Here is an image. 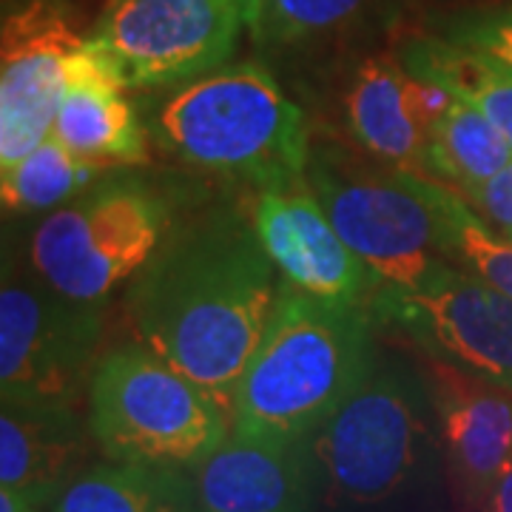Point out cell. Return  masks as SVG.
I'll list each match as a JSON object with an SVG mask.
<instances>
[{
  "mask_svg": "<svg viewBox=\"0 0 512 512\" xmlns=\"http://www.w3.org/2000/svg\"><path fill=\"white\" fill-rule=\"evenodd\" d=\"M276 274L251 214L214 208L185 220L131 279L134 336L208 390L234 421L242 373L282 291Z\"/></svg>",
  "mask_w": 512,
  "mask_h": 512,
  "instance_id": "cell-1",
  "label": "cell"
},
{
  "mask_svg": "<svg viewBox=\"0 0 512 512\" xmlns=\"http://www.w3.org/2000/svg\"><path fill=\"white\" fill-rule=\"evenodd\" d=\"M376 367L370 316L282 282L268 328L242 373L234 436L305 444Z\"/></svg>",
  "mask_w": 512,
  "mask_h": 512,
  "instance_id": "cell-2",
  "label": "cell"
},
{
  "mask_svg": "<svg viewBox=\"0 0 512 512\" xmlns=\"http://www.w3.org/2000/svg\"><path fill=\"white\" fill-rule=\"evenodd\" d=\"M154 137L194 168L271 191L308 174V120L259 63L222 66L163 100Z\"/></svg>",
  "mask_w": 512,
  "mask_h": 512,
  "instance_id": "cell-3",
  "label": "cell"
},
{
  "mask_svg": "<svg viewBox=\"0 0 512 512\" xmlns=\"http://www.w3.org/2000/svg\"><path fill=\"white\" fill-rule=\"evenodd\" d=\"M89 433L109 461L191 476L231 439L234 421L208 390L134 342L94 365Z\"/></svg>",
  "mask_w": 512,
  "mask_h": 512,
  "instance_id": "cell-4",
  "label": "cell"
},
{
  "mask_svg": "<svg viewBox=\"0 0 512 512\" xmlns=\"http://www.w3.org/2000/svg\"><path fill=\"white\" fill-rule=\"evenodd\" d=\"M171 228L168 191L111 171L40 220L29 237V265L57 293L103 305L146 268Z\"/></svg>",
  "mask_w": 512,
  "mask_h": 512,
  "instance_id": "cell-5",
  "label": "cell"
},
{
  "mask_svg": "<svg viewBox=\"0 0 512 512\" xmlns=\"http://www.w3.org/2000/svg\"><path fill=\"white\" fill-rule=\"evenodd\" d=\"M305 177L339 237L382 288L416 291L453 265L427 177L367 165L328 143L311 148Z\"/></svg>",
  "mask_w": 512,
  "mask_h": 512,
  "instance_id": "cell-6",
  "label": "cell"
},
{
  "mask_svg": "<svg viewBox=\"0 0 512 512\" xmlns=\"http://www.w3.org/2000/svg\"><path fill=\"white\" fill-rule=\"evenodd\" d=\"M427 387L373 367L313 439L319 478L339 501L379 507L419 478L430 453Z\"/></svg>",
  "mask_w": 512,
  "mask_h": 512,
  "instance_id": "cell-7",
  "label": "cell"
},
{
  "mask_svg": "<svg viewBox=\"0 0 512 512\" xmlns=\"http://www.w3.org/2000/svg\"><path fill=\"white\" fill-rule=\"evenodd\" d=\"M242 23V0H109L86 40L126 89H163L222 69Z\"/></svg>",
  "mask_w": 512,
  "mask_h": 512,
  "instance_id": "cell-8",
  "label": "cell"
},
{
  "mask_svg": "<svg viewBox=\"0 0 512 512\" xmlns=\"http://www.w3.org/2000/svg\"><path fill=\"white\" fill-rule=\"evenodd\" d=\"M103 339L100 305L57 293L40 276H3L0 288V396L74 404L92 379Z\"/></svg>",
  "mask_w": 512,
  "mask_h": 512,
  "instance_id": "cell-9",
  "label": "cell"
},
{
  "mask_svg": "<svg viewBox=\"0 0 512 512\" xmlns=\"http://www.w3.org/2000/svg\"><path fill=\"white\" fill-rule=\"evenodd\" d=\"M370 308L421 356L450 362L512 393V299L484 279L450 265L416 291L382 288Z\"/></svg>",
  "mask_w": 512,
  "mask_h": 512,
  "instance_id": "cell-10",
  "label": "cell"
},
{
  "mask_svg": "<svg viewBox=\"0 0 512 512\" xmlns=\"http://www.w3.org/2000/svg\"><path fill=\"white\" fill-rule=\"evenodd\" d=\"M86 37L60 0H23L0 32V168L35 151L66 97V60Z\"/></svg>",
  "mask_w": 512,
  "mask_h": 512,
  "instance_id": "cell-11",
  "label": "cell"
},
{
  "mask_svg": "<svg viewBox=\"0 0 512 512\" xmlns=\"http://www.w3.org/2000/svg\"><path fill=\"white\" fill-rule=\"evenodd\" d=\"M251 220L282 282L296 291L362 308L382 291V282L333 228L308 177L259 191Z\"/></svg>",
  "mask_w": 512,
  "mask_h": 512,
  "instance_id": "cell-12",
  "label": "cell"
},
{
  "mask_svg": "<svg viewBox=\"0 0 512 512\" xmlns=\"http://www.w3.org/2000/svg\"><path fill=\"white\" fill-rule=\"evenodd\" d=\"M444 464L461 507H481L512 461V393L461 367L421 356Z\"/></svg>",
  "mask_w": 512,
  "mask_h": 512,
  "instance_id": "cell-13",
  "label": "cell"
},
{
  "mask_svg": "<svg viewBox=\"0 0 512 512\" xmlns=\"http://www.w3.org/2000/svg\"><path fill=\"white\" fill-rule=\"evenodd\" d=\"M319 467L313 441L231 439L191 473L200 512H313Z\"/></svg>",
  "mask_w": 512,
  "mask_h": 512,
  "instance_id": "cell-14",
  "label": "cell"
},
{
  "mask_svg": "<svg viewBox=\"0 0 512 512\" xmlns=\"http://www.w3.org/2000/svg\"><path fill=\"white\" fill-rule=\"evenodd\" d=\"M89 436L69 402L0 404V490H23L55 504L60 490L83 467Z\"/></svg>",
  "mask_w": 512,
  "mask_h": 512,
  "instance_id": "cell-15",
  "label": "cell"
},
{
  "mask_svg": "<svg viewBox=\"0 0 512 512\" xmlns=\"http://www.w3.org/2000/svg\"><path fill=\"white\" fill-rule=\"evenodd\" d=\"M348 128L356 143L379 163L427 177V134L416 126L404 103V69L367 60L345 94Z\"/></svg>",
  "mask_w": 512,
  "mask_h": 512,
  "instance_id": "cell-16",
  "label": "cell"
},
{
  "mask_svg": "<svg viewBox=\"0 0 512 512\" xmlns=\"http://www.w3.org/2000/svg\"><path fill=\"white\" fill-rule=\"evenodd\" d=\"M52 512H200L188 473L140 464H92L60 490Z\"/></svg>",
  "mask_w": 512,
  "mask_h": 512,
  "instance_id": "cell-17",
  "label": "cell"
},
{
  "mask_svg": "<svg viewBox=\"0 0 512 512\" xmlns=\"http://www.w3.org/2000/svg\"><path fill=\"white\" fill-rule=\"evenodd\" d=\"M399 66L470 103L512 143V69L504 63L441 35H419L402 49Z\"/></svg>",
  "mask_w": 512,
  "mask_h": 512,
  "instance_id": "cell-18",
  "label": "cell"
},
{
  "mask_svg": "<svg viewBox=\"0 0 512 512\" xmlns=\"http://www.w3.org/2000/svg\"><path fill=\"white\" fill-rule=\"evenodd\" d=\"M52 134L74 157L100 168L148 160L143 126L120 89H66Z\"/></svg>",
  "mask_w": 512,
  "mask_h": 512,
  "instance_id": "cell-19",
  "label": "cell"
},
{
  "mask_svg": "<svg viewBox=\"0 0 512 512\" xmlns=\"http://www.w3.org/2000/svg\"><path fill=\"white\" fill-rule=\"evenodd\" d=\"M507 163H512L510 140L458 97L427 137V177L456 194L487 183Z\"/></svg>",
  "mask_w": 512,
  "mask_h": 512,
  "instance_id": "cell-20",
  "label": "cell"
},
{
  "mask_svg": "<svg viewBox=\"0 0 512 512\" xmlns=\"http://www.w3.org/2000/svg\"><path fill=\"white\" fill-rule=\"evenodd\" d=\"M0 200L6 214H43L74 200L117 168H100L74 157L49 134L35 151L9 168H0Z\"/></svg>",
  "mask_w": 512,
  "mask_h": 512,
  "instance_id": "cell-21",
  "label": "cell"
},
{
  "mask_svg": "<svg viewBox=\"0 0 512 512\" xmlns=\"http://www.w3.org/2000/svg\"><path fill=\"white\" fill-rule=\"evenodd\" d=\"M427 191L436 202L444 231V251L467 274L484 279L495 291L512 299V242L481 220L453 188L427 177Z\"/></svg>",
  "mask_w": 512,
  "mask_h": 512,
  "instance_id": "cell-22",
  "label": "cell"
},
{
  "mask_svg": "<svg viewBox=\"0 0 512 512\" xmlns=\"http://www.w3.org/2000/svg\"><path fill=\"white\" fill-rule=\"evenodd\" d=\"M367 0H259L248 18L259 43L291 46L328 35L365 9Z\"/></svg>",
  "mask_w": 512,
  "mask_h": 512,
  "instance_id": "cell-23",
  "label": "cell"
},
{
  "mask_svg": "<svg viewBox=\"0 0 512 512\" xmlns=\"http://www.w3.org/2000/svg\"><path fill=\"white\" fill-rule=\"evenodd\" d=\"M441 37L512 69V3L458 12L441 23Z\"/></svg>",
  "mask_w": 512,
  "mask_h": 512,
  "instance_id": "cell-24",
  "label": "cell"
},
{
  "mask_svg": "<svg viewBox=\"0 0 512 512\" xmlns=\"http://www.w3.org/2000/svg\"><path fill=\"white\" fill-rule=\"evenodd\" d=\"M476 211L481 220L493 225L501 237L512 234V163H507L487 183L476 185L464 194H458Z\"/></svg>",
  "mask_w": 512,
  "mask_h": 512,
  "instance_id": "cell-25",
  "label": "cell"
},
{
  "mask_svg": "<svg viewBox=\"0 0 512 512\" xmlns=\"http://www.w3.org/2000/svg\"><path fill=\"white\" fill-rule=\"evenodd\" d=\"M453 94L447 92L444 86L433 83V80H424V77H413V74L404 72V103L410 117L416 120V126L430 137V131L436 128L441 117L447 114V109L453 106Z\"/></svg>",
  "mask_w": 512,
  "mask_h": 512,
  "instance_id": "cell-26",
  "label": "cell"
},
{
  "mask_svg": "<svg viewBox=\"0 0 512 512\" xmlns=\"http://www.w3.org/2000/svg\"><path fill=\"white\" fill-rule=\"evenodd\" d=\"M481 512H512V461L481 501Z\"/></svg>",
  "mask_w": 512,
  "mask_h": 512,
  "instance_id": "cell-27",
  "label": "cell"
},
{
  "mask_svg": "<svg viewBox=\"0 0 512 512\" xmlns=\"http://www.w3.org/2000/svg\"><path fill=\"white\" fill-rule=\"evenodd\" d=\"M46 507L49 504L23 490H0V512H43Z\"/></svg>",
  "mask_w": 512,
  "mask_h": 512,
  "instance_id": "cell-28",
  "label": "cell"
},
{
  "mask_svg": "<svg viewBox=\"0 0 512 512\" xmlns=\"http://www.w3.org/2000/svg\"><path fill=\"white\" fill-rule=\"evenodd\" d=\"M256 3L259 0H242V6H245V23H248V18H251V12L256 9Z\"/></svg>",
  "mask_w": 512,
  "mask_h": 512,
  "instance_id": "cell-29",
  "label": "cell"
},
{
  "mask_svg": "<svg viewBox=\"0 0 512 512\" xmlns=\"http://www.w3.org/2000/svg\"><path fill=\"white\" fill-rule=\"evenodd\" d=\"M507 239H510V242H512V234H510V237H507Z\"/></svg>",
  "mask_w": 512,
  "mask_h": 512,
  "instance_id": "cell-30",
  "label": "cell"
}]
</instances>
